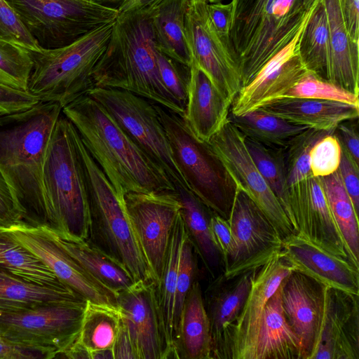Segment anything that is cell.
Instances as JSON below:
<instances>
[{
    "instance_id": "1",
    "label": "cell",
    "mask_w": 359,
    "mask_h": 359,
    "mask_svg": "<svg viewBox=\"0 0 359 359\" xmlns=\"http://www.w3.org/2000/svg\"><path fill=\"white\" fill-rule=\"evenodd\" d=\"M62 107L40 101L1 116L0 172L25 213L23 222L46 226L43 172L46 154Z\"/></svg>"
},
{
    "instance_id": "2",
    "label": "cell",
    "mask_w": 359,
    "mask_h": 359,
    "mask_svg": "<svg viewBox=\"0 0 359 359\" xmlns=\"http://www.w3.org/2000/svg\"><path fill=\"white\" fill-rule=\"evenodd\" d=\"M118 194L175 191L167 175L93 97L84 94L62 109Z\"/></svg>"
},
{
    "instance_id": "3",
    "label": "cell",
    "mask_w": 359,
    "mask_h": 359,
    "mask_svg": "<svg viewBox=\"0 0 359 359\" xmlns=\"http://www.w3.org/2000/svg\"><path fill=\"white\" fill-rule=\"evenodd\" d=\"M92 76L94 87L126 90L184 115L162 81L148 11L118 14Z\"/></svg>"
},
{
    "instance_id": "4",
    "label": "cell",
    "mask_w": 359,
    "mask_h": 359,
    "mask_svg": "<svg viewBox=\"0 0 359 359\" xmlns=\"http://www.w3.org/2000/svg\"><path fill=\"white\" fill-rule=\"evenodd\" d=\"M76 135L75 127L62 112L52 133L43 165L46 226L63 238L87 240L88 189Z\"/></svg>"
},
{
    "instance_id": "5",
    "label": "cell",
    "mask_w": 359,
    "mask_h": 359,
    "mask_svg": "<svg viewBox=\"0 0 359 359\" xmlns=\"http://www.w3.org/2000/svg\"><path fill=\"white\" fill-rule=\"evenodd\" d=\"M78 147L83 159L88 189V240L121 264L135 282L153 280L134 233L124 204L100 166L90 156L78 132Z\"/></svg>"
},
{
    "instance_id": "6",
    "label": "cell",
    "mask_w": 359,
    "mask_h": 359,
    "mask_svg": "<svg viewBox=\"0 0 359 359\" xmlns=\"http://www.w3.org/2000/svg\"><path fill=\"white\" fill-rule=\"evenodd\" d=\"M113 23L65 46L30 50L33 65L27 91L41 102L62 107L87 93L94 87L93 72L107 46Z\"/></svg>"
},
{
    "instance_id": "7",
    "label": "cell",
    "mask_w": 359,
    "mask_h": 359,
    "mask_svg": "<svg viewBox=\"0 0 359 359\" xmlns=\"http://www.w3.org/2000/svg\"><path fill=\"white\" fill-rule=\"evenodd\" d=\"M155 107L189 190L211 211L228 220L236 183L209 143L195 135L184 116L156 103Z\"/></svg>"
},
{
    "instance_id": "8",
    "label": "cell",
    "mask_w": 359,
    "mask_h": 359,
    "mask_svg": "<svg viewBox=\"0 0 359 359\" xmlns=\"http://www.w3.org/2000/svg\"><path fill=\"white\" fill-rule=\"evenodd\" d=\"M40 48L65 46L115 21L117 10L91 0H5Z\"/></svg>"
},
{
    "instance_id": "9",
    "label": "cell",
    "mask_w": 359,
    "mask_h": 359,
    "mask_svg": "<svg viewBox=\"0 0 359 359\" xmlns=\"http://www.w3.org/2000/svg\"><path fill=\"white\" fill-rule=\"evenodd\" d=\"M86 302H53L0 313V336L46 359L60 357L79 337Z\"/></svg>"
},
{
    "instance_id": "10",
    "label": "cell",
    "mask_w": 359,
    "mask_h": 359,
    "mask_svg": "<svg viewBox=\"0 0 359 359\" xmlns=\"http://www.w3.org/2000/svg\"><path fill=\"white\" fill-rule=\"evenodd\" d=\"M114 119L137 147L175 187L188 189L172 157L155 103L126 90L95 86L86 93Z\"/></svg>"
},
{
    "instance_id": "11",
    "label": "cell",
    "mask_w": 359,
    "mask_h": 359,
    "mask_svg": "<svg viewBox=\"0 0 359 359\" xmlns=\"http://www.w3.org/2000/svg\"><path fill=\"white\" fill-rule=\"evenodd\" d=\"M206 0H189L185 29L192 62L232 104L242 88L237 54L230 38L220 36L210 19Z\"/></svg>"
},
{
    "instance_id": "12",
    "label": "cell",
    "mask_w": 359,
    "mask_h": 359,
    "mask_svg": "<svg viewBox=\"0 0 359 359\" xmlns=\"http://www.w3.org/2000/svg\"><path fill=\"white\" fill-rule=\"evenodd\" d=\"M124 204L144 258L158 286L171 233L181 213L176 191L130 192Z\"/></svg>"
},
{
    "instance_id": "13",
    "label": "cell",
    "mask_w": 359,
    "mask_h": 359,
    "mask_svg": "<svg viewBox=\"0 0 359 359\" xmlns=\"http://www.w3.org/2000/svg\"><path fill=\"white\" fill-rule=\"evenodd\" d=\"M208 142L237 186L263 212L282 240L296 233L279 200L253 162L243 133L227 119Z\"/></svg>"
},
{
    "instance_id": "14",
    "label": "cell",
    "mask_w": 359,
    "mask_h": 359,
    "mask_svg": "<svg viewBox=\"0 0 359 359\" xmlns=\"http://www.w3.org/2000/svg\"><path fill=\"white\" fill-rule=\"evenodd\" d=\"M0 231L29 250L61 282L86 300L117 306L116 294L87 273L59 245L47 226L18 221L0 224Z\"/></svg>"
},
{
    "instance_id": "15",
    "label": "cell",
    "mask_w": 359,
    "mask_h": 359,
    "mask_svg": "<svg viewBox=\"0 0 359 359\" xmlns=\"http://www.w3.org/2000/svg\"><path fill=\"white\" fill-rule=\"evenodd\" d=\"M121 321L139 359L177 358L169 339L154 281H137L116 295Z\"/></svg>"
},
{
    "instance_id": "16",
    "label": "cell",
    "mask_w": 359,
    "mask_h": 359,
    "mask_svg": "<svg viewBox=\"0 0 359 359\" xmlns=\"http://www.w3.org/2000/svg\"><path fill=\"white\" fill-rule=\"evenodd\" d=\"M228 222L237 249L233 260L223 271L226 278L258 269L280 252L282 238L276 228L238 187Z\"/></svg>"
},
{
    "instance_id": "17",
    "label": "cell",
    "mask_w": 359,
    "mask_h": 359,
    "mask_svg": "<svg viewBox=\"0 0 359 359\" xmlns=\"http://www.w3.org/2000/svg\"><path fill=\"white\" fill-rule=\"evenodd\" d=\"M288 198L297 233L359 266L337 226L318 177L311 175L290 186Z\"/></svg>"
},
{
    "instance_id": "18",
    "label": "cell",
    "mask_w": 359,
    "mask_h": 359,
    "mask_svg": "<svg viewBox=\"0 0 359 359\" xmlns=\"http://www.w3.org/2000/svg\"><path fill=\"white\" fill-rule=\"evenodd\" d=\"M305 24L294 37L241 88L231 105V114L243 115L283 97L309 72L299 51V40Z\"/></svg>"
},
{
    "instance_id": "19",
    "label": "cell",
    "mask_w": 359,
    "mask_h": 359,
    "mask_svg": "<svg viewBox=\"0 0 359 359\" xmlns=\"http://www.w3.org/2000/svg\"><path fill=\"white\" fill-rule=\"evenodd\" d=\"M280 286L286 320L300 339L306 359H313L323 327L327 287L296 271H292Z\"/></svg>"
},
{
    "instance_id": "20",
    "label": "cell",
    "mask_w": 359,
    "mask_h": 359,
    "mask_svg": "<svg viewBox=\"0 0 359 359\" xmlns=\"http://www.w3.org/2000/svg\"><path fill=\"white\" fill-rule=\"evenodd\" d=\"M280 255L292 271L326 287L359 295V266L323 249L302 233L283 239Z\"/></svg>"
},
{
    "instance_id": "21",
    "label": "cell",
    "mask_w": 359,
    "mask_h": 359,
    "mask_svg": "<svg viewBox=\"0 0 359 359\" xmlns=\"http://www.w3.org/2000/svg\"><path fill=\"white\" fill-rule=\"evenodd\" d=\"M253 271L230 278L222 273L203 294L210 323L211 359H230L234 326L248 295Z\"/></svg>"
},
{
    "instance_id": "22",
    "label": "cell",
    "mask_w": 359,
    "mask_h": 359,
    "mask_svg": "<svg viewBox=\"0 0 359 359\" xmlns=\"http://www.w3.org/2000/svg\"><path fill=\"white\" fill-rule=\"evenodd\" d=\"M359 295L327 287L320 341L313 359H359Z\"/></svg>"
},
{
    "instance_id": "23",
    "label": "cell",
    "mask_w": 359,
    "mask_h": 359,
    "mask_svg": "<svg viewBox=\"0 0 359 359\" xmlns=\"http://www.w3.org/2000/svg\"><path fill=\"white\" fill-rule=\"evenodd\" d=\"M292 269L280 253L253 271L251 287L234 326L230 359H241L256 337L270 297Z\"/></svg>"
},
{
    "instance_id": "24",
    "label": "cell",
    "mask_w": 359,
    "mask_h": 359,
    "mask_svg": "<svg viewBox=\"0 0 359 359\" xmlns=\"http://www.w3.org/2000/svg\"><path fill=\"white\" fill-rule=\"evenodd\" d=\"M290 0H231L230 37L238 62L255 39L283 29Z\"/></svg>"
},
{
    "instance_id": "25",
    "label": "cell",
    "mask_w": 359,
    "mask_h": 359,
    "mask_svg": "<svg viewBox=\"0 0 359 359\" xmlns=\"http://www.w3.org/2000/svg\"><path fill=\"white\" fill-rule=\"evenodd\" d=\"M241 359H306L302 342L285 317L280 285L266 303L260 328Z\"/></svg>"
},
{
    "instance_id": "26",
    "label": "cell",
    "mask_w": 359,
    "mask_h": 359,
    "mask_svg": "<svg viewBox=\"0 0 359 359\" xmlns=\"http://www.w3.org/2000/svg\"><path fill=\"white\" fill-rule=\"evenodd\" d=\"M190 68L184 118L195 135L208 142L228 119L231 104L194 62Z\"/></svg>"
},
{
    "instance_id": "27",
    "label": "cell",
    "mask_w": 359,
    "mask_h": 359,
    "mask_svg": "<svg viewBox=\"0 0 359 359\" xmlns=\"http://www.w3.org/2000/svg\"><path fill=\"white\" fill-rule=\"evenodd\" d=\"M259 109L294 124L329 132L359 116L358 106L303 97H281Z\"/></svg>"
},
{
    "instance_id": "28",
    "label": "cell",
    "mask_w": 359,
    "mask_h": 359,
    "mask_svg": "<svg viewBox=\"0 0 359 359\" xmlns=\"http://www.w3.org/2000/svg\"><path fill=\"white\" fill-rule=\"evenodd\" d=\"M173 344L177 359H211L210 323L197 280L184 299L175 328Z\"/></svg>"
},
{
    "instance_id": "29",
    "label": "cell",
    "mask_w": 359,
    "mask_h": 359,
    "mask_svg": "<svg viewBox=\"0 0 359 359\" xmlns=\"http://www.w3.org/2000/svg\"><path fill=\"white\" fill-rule=\"evenodd\" d=\"M330 32L332 62L329 81L358 95L359 43L346 29L340 0H322Z\"/></svg>"
},
{
    "instance_id": "30",
    "label": "cell",
    "mask_w": 359,
    "mask_h": 359,
    "mask_svg": "<svg viewBox=\"0 0 359 359\" xmlns=\"http://www.w3.org/2000/svg\"><path fill=\"white\" fill-rule=\"evenodd\" d=\"M189 0H163L148 11L156 48L187 66L192 65L185 29Z\"/></svg>"
},
{
    "instance_id": "31",
    "label": "cell",
    "mask_w": 359,
    "mask_h": 359,
    "mask_svg": "<svg viewBox=\"0 0 359 359\" xmlns=\"http://www.w3.org/2000/svg\"><path fill=\"white\" fill-rule=\"evenodd\" d=\"M181 205V214L187 235L205 267L215 278L222 257L215 243L210 224L211 211L192 192L180 187L175 189Z\"/></svg>"
},
{
    "instance_id": "32",
    "label": "cell",
    "mask_w": 359,
    "mask_h": 359,
    "mask_svg": "<svg viewBox=\"0 0 359 359\" xmlns=\"http://www.w3.org/2000/svg\"><path fill=\"white\" fill-rule=\"evenodd\" d=\"M83 300L86 299L68 286L32 283L0 270V313L53 302Z\"/></svg>"
},
{
    "instance_id": "33",
    "label": "cell",
    "mask_w": 359,
    "mask_h": 359,
    "mask_svg": "<svg viewBox=\"0 0 359 359\" xmlns=\"http://www.w3.org/2000/svg\"><path fill=\"white\" fill-rule=\"evenodd\" d=\"M59 245L84 269L116 295L135 281L118 262L93 245L88 240L63 238L52 231Z\"/></svg>"
},
{
    "instance_id": "34",
    "label": "cell",
    "mask_w": 359,
    "mask_h": 359,
    "mask_svg": "<svg viewBox=\"0 0 359 359\" xmlns=\"http://www.w3.org/2000/svg\"><path fill=\"white\" fill-rule=\"evenodd\" d=\"M299 51L307 69L329 81L332 55L326 10L317 0L301 33Z\"/></svg>"
},
{
    "instance_id": "35",
    "label": "cell",
    "mask_w": 359,
    "mask_h": 359,
    "mask_svg": "<svg viewBox=\"0 0 359 359\" xmlns=\"http://www.w3.org/2000/svg\"><path fill=\"white\" fill-rule=\"evenodd\" d=\"M228 119L245 137L279 149L286 147L297 135L309 128L260 109L241 116L229 113Z\"/></svg>"
},
{
    "instance_id": "36",
    "label": "cell",
    "mask_w": 359,
    "mask_h": 359,
    "mask_svg": "<svg viewBox=\"0 0 359 359\" xmlns=\"http://www.w3.org/2000/svg\"><path fill=\"white\" fill-rule=\"evenodd\" d=\"M121 325L117 306L87 300L77 341L91 353L112 350Z\"/></svg>"
},
{
    "instance_id": "37",
    "label": "cell",
    "mask_w": 359,
    "mask_h": 359,
    "mask_svg": "<svg viewBox=\"0 0 359 359\" xmlns=\"http://www.w3.org/2000/svg\"><path fill=\"white\" fill-rule=\"evenodd\" d=\"M0 270L32 283L67 286L29 250L1 231Z\"/></svg>"
},
{
    "instance_id": "38",
    "label": "cell",
    "mask_w": 359,
    "mask_h": 359,
    "mask_svg": "<svg viewBox=\"0 0 359 359\" xmlns=\"http://www.w3.org/2000/svg\"><path fill=\"white\" fill-rule=\"evenodd\" d=\"M337 226L350 252L359 263L358 215L342 184L338 170L318 177Z\"/></svg>"
},
{
    "instance_id": "39",
    "label": "cell",
    "mask_w": 359,
    "mask_h": 359,
    "mask_svg": "<svg viewBox=\"0 0 359 359\" xmlns=\"http://www.w3.org/2000/svg\"><path fill=\"white\" fill-rule=\"evenodd\" d=\"M185 232V227L180 213L171 233L161 277L157 286L159 304L163 312L167 333L173 348L176 282L180 250Z\"/></svg>"
},
{
    "instance_id": "40",
    "label": "cell",
    "mask_w": 359,
    "mask_h": 359,
    "mask_svg": "<svg viewBox=\"0 0 359 359\" xmlns=\"http://www.w3.org/2000/svg\"><path fill=\"white\" fill-rule=\"evenodd\" d=\"M245 143L257 168L279 200L292 225L282 148L271 147L246 137Z\"/></svg>"
},
{
    "instance_id": "41",
    "label": "cell",
    "mask_w": 359,
    "mask_h": 359,
    "mask_svg": "<svg viewBox=\"0 0 359 359\" xmlns=\"http://www.w3.org/2000/svg\"><path fill=\"white\" fill-rule=\"evenodd\" d=\"M32 65L29 50L0 37V85L27 91Z\"/></svg>"
},
{
    "instance_id": "42",
    "label": "cell",
    "mask_w": 359,
    "mask_h": 359,
    "mask_svg": "<svg viewBox=\"0 0 359 359\" xmlns=\"http://www.w3.org/2000/svg\"><path fill=\"white\" fill-rule=\"evenodd\" d=\"M334 132L307 128L282 148L288 187L312 175L310 168L311 148L320 138Z\"/></svg>"
},
{
    "instance_id": "43",
    "label": "cell",
    "mask_w": 359,
    "mask_h": 359,
    "mask_svg": "<svg viewBox=\"0 0 359 359\" xmlns=\"http://www.w3.org/2000/svg\"><path fill=\"white\" fill-rule=\"evenodd\" d=\"M283 97H303L336 101L359 107L358 95L309 72Z\"/></svg>"
},
{
    "instance_id": "44",
    "label": "cell",
    "mask_w": 359,
    "mask_h": 359,
    "mask_svg": "<svg viewBox=\"0 0 359 359\" xmlns=\"http://www.w3.org/2000/svg\"><path fill=\"white\" fill-rule=\"evenodd\" d=\"M196 256L197 255L194 246L185 232L180 250L176 282L174 332L186 296L193 283L196 280L195 277L197 269Z\"/></svg>"
},
{
    "instance_id": "45",
    "label": "cell",
    "mask_w": 359,
    "mask_h": 359,
    "mask_svg": "<svg viewBox=\"0 0 359 359\" xmlns=\"http://www.w3.org/2000/svg\"><path fill=\"white\" fill-rule=\"evenodd\" d=\"M156 57L163 84L186 109L191 67L172 59L157 48Z\"/></svg>"
},
{
    "instance_id": "46",
    "label": "cell",
    "mask_w": 359,
    "mask_h": 359,
    "mask_svg": "<svg viewBox=\"0 0 359 359\" xmlns=\"http://www.w3.org/2000/svg\"><path fill=\"white\" fill-rule=\"evenodd\" d=\"M341 147L334 133L320 138L310 151V168L313 176L322 177L335 172L339 166Z\"/></svg>"
},
{
    "instance_id": "47",
    "label": "cell",
    "mask_w": 359,
    "mask_h": 359,
    "mask_svg": "<svg viewBox=\"0 0 359 359\" xmlns=\"http://www.w3.org/2000/svg\"><path fill=\"white\" fill-rule=\"evenodd\" d=\"M0 37L13 41L29 50L40 49L5 0H0Z\"/></svg>"
},
{
    "instance_id": "48",
    "label": "cell",
    "mask_w": 359,
    "mask_h": 359,
    "mask_svg": "<svg viewBox=\"0 0 359 359\" xmlns=\"http://www.w3.org/2000/svg\"><path fill=\"white\" fill-rule=\"evenodd\" d=\"M210 224L215 243L222 257L223 269L225 270L233 260L237 249L231 226L227 219L215 212L212 213Z\"/></svg>"
},
{
    "instance_id": "49",
    "label": "cell",
    "mask_w": 359,
    "mask_h": 359,
    "mask_svg": "<svg viewBox=\"0 0 359 359\" xmlns=\"http://www.w3.org/2000/svg\"><path fill=\"white\" fill-rule=\"evenodd\" d=\"M40 102L38 97L28 91L0 85V116L25 111Z\"/></svg>"
},
{
    "instance_id": "50",
    "label": "cell",
    "mask_w": 359,
    "mask_h": 359,
    "mask_svg": "<svg viewBox=\"0 0 359 359\" xmlns=\"http://www.w3.org/2000/svg\"><path fill=\"white\" fill-rule=\"evenodd\" d=\"M339 175L356 213L359 210V165L356 164L341 147V156L338 168Z\"/></svg>"
},
{
    "instance_id": "51",
    "label": "cell",
    "mask_w": 359,
    "mask_h": 359,
    "mask_svg": "<svg viewBox=\"0 0 359 359\" xmlns=\"http://www.w3.org/2000/svg\"><path fill=\"white\" fill-rule=\"evenodd\" d=\"M25 213L0 172V224L25 220Z\"/></svg>"
},
{
    "instance_id": "52",
    "label": "cell",
    "mask_w": 359,
    "mask_h": 359,
    "mask_svg": "<svg viewBox=\"0 0 359 359\" xmlns=\"http://www.w3.org/2000/svg\"><path fill=\"white\" fill-rule=\"evenodd\" d=\"M208 13L218 34L224 37L230 38L231 23V4L221 2L208 3L207 4Z\"/></svg>"
},
{
    "instance_id": "53",
    "label": "cell",
    "mask_w": 359,
    "mask_h": 359,
    "mask_svg": "<svg viewBox=\"0 0 359 359\" xmlns=\"http://www.w3.org/2000/svg\"><path fill=\"white\" fill-rule=\"evenodd\" d=\"M350 121V120H349ZM346 121L338 125L334 134L341 147L348 153L353 161L359 165V137L357 127Z\"/></svg>"
},
{
    "instance_id": "54",
    "label": "cell",
    "mask_w": 359,
    "mask_h": 359,
    "mask_svg": "<svg viewBox=\"0 0 359 359\" xmlns=\"http://www.w3.org/2000/svg\"><path fill=\"white\" fill-rule=\"evenodd\" d=\"M344 21L351 39L359 43V0H340Z\"/></svg>"
},
{
    "instance_id": "55",
    "label": "cell",
    "mask_w": 359,
    "mask_h": 359,
    "mask_svg": "<svg viewBox=\"0 0 359 359\" xmlns=\"http://www.w3.org/2000/svg\"><path fill=\"white\" fill-rule=\"evenodd\" d=\"M116 9L119 13L149 11L163 0H91Z\"/></svg>"
},
{
    "instance_id": "56",
    "label": "cell",
    "mask_w": 359,
    "mask_h": 359,
    "mask_svg": "<svg viewBox=\"0 0 359 359\" xmlns=\"http://www.w3.org/2000/svg\"><path fill=\"white\" fill-rule=\"evenodd\" d=\"M112 351L114 359H139L134 344L122 321Z\"/></svg>"
},
{
    "instance_id": "57",
    "label": "cell",
    "mask_w": 359,
    "mask_h": 359,
    "mask_svg": "<svg viewBox=\"0 0 359 359\" xmlns=\"http://www.w3.org/2000/svg\"><path fill=\"white\" fill-rule=\"evenodd\" d=\"M62 357L71 359H91L90 353L77 340L67 350H66L62 354H61L60 358Z\"/></svg>"
},
{
    "instance_id": "58",
    "label": "cell",
    "mask_w": 359,
    "mask_h": 359,
    "mask_svg": "<svg viewBox=\"0 0 359 359\" xmlns=\"http://www.w3.org/2000/svg\"><path fill=\"white\" fill-rule=\"evenodd\" d=\"M304 6L307 8H310L313 3L314 0H303Z\"/></svg>"
},
{
    "instance_id": "59",
    "label": "cell",
    "mask_w": 359,
    "mask_h": 359,
    "mask_svg": "<svg viewBox=\"0 0 359 359\" xmlns=\"http://www.w3.org/2000/svg\"><path fill=\"white\" fill-rule=\"evenodd\" d=\"M222 0H206L208 3H217V2H221Z\"/></svg>"
},
{
    "instance_id": "60",
    "label": "cell",
    "mask_w": 359,
    "mask_h": 359,
    "mask_svg": "<svg viewBox=\"0 0 359 359\" xmlns=\"http://www.w3.org/2000/svg\"><path fill=\"white\" fill-rule=\"evenodd\" d=\"M1 341H0V351H1Z\"/></svg>"
},
{
    "instance_id": "61",
    "label": "cell",
    "mask_w": 359,
    "mask_h": 359,
    "mask_svg": "<svg viewBox=\"0 0 359 359\" xmlns=\"http://www.w3.org/2000/svg\"><path fill=\"white\" fill-rule=\"evenodd\" d=\"M0 121H1V116H0Z\"/></svg>"
}]
</instances>
